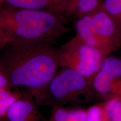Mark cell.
Returning <instances> with one entry per match:
<instances>
[{
	"label": "cell",
	"instance_id": "d6986e66",
	"mask_svg": "<svg viewBox=\"0 0 121 121\" xmlns=\"http://www.w3.org/2000/svg\"><path fill=\"white\" fill-rule=\"evenodd\" d=\"M0 121H4L2 118H0Z\"/></svg>",
	"mask_w": 121,
	"mask_h": 121
},
{
	"label": "cell",
	"instance_id": "5bb4252c",
	"mask_svg": "<svg viewBox=\"0 0 121 121\" xmlns=\"http://www.w3.org/2000/svg\"><path fill=\"white\" fill-rule=\"evenodd\" d=\"M86 121H109L103 103L95 104L86 109Z\"/></svg>",
	"mask_w": 121,
	"mask_h": 121
},
{
	"label": "cell",
	"instance_id": "e0dca14e",
	"mask_svg": "<svg viewBox=\"0 0 121 121\" xmlns=\"http://www.w3.org/2000/svg\"><path fill=\"white\" fill-rule=\"evenodd\" d=\"M52 1L60 10V13L65 15V9L67 0H52Z\"/></svg>",
	"mask_w": 121,
	"mask_h": 121
},
{
	"label": "cell",
	"instance_id": "4fadbf2b",
	"mask_svg": "<svg viewBox=\"0 0 121 121\" xmlns=\"http://www.w3.org/2000/svg\"><path fill=\"white\" fill-rule=\"evenodd\" d=\"M103 103L109 121H121V98H112Z\"/></svg>",
	"mask_w": 121,
	"mask_h": 121
},
{
	"label": "cell",
	"instance_id": "30bf717a",
	"mask_svg": "<svg viewBox=\"0 0 121 121\" xmlns=\"http://www.w3.org/2000/svg\"><path fill=\"white\" fill-rule=\"evenodd\" d=\"M4 2L17 8L49 10L62 15L52 0H4Z\"/></svg>",
	"mask_w": 121,
	"mask_h": 121
},
{
	"label": "cell",
	"instance_id": "ffe728a7",
	"mask_svg": "<svg viewBox=\"0 0 121 121\" xmlns=\"http://www.w3.org/2000/svg\"><path fill=\"white\" fill-rule=\"evenodd\" d=\"M99 1H103V0H99Z\"/></svg>",
	"mask_w": 121,
	"mask_h": 121
},
{
	"label": "cell",
	"instance_id": "6da1fadb",
	"mask_svg": "<svg viewBox=\"0 0 121 121\" xmlns=\"http://www.w3.org/2000/svg\"><path fill=\"white\" fill-rule=\"evenodd\" d=\"M0 68L13 91L29 94L40 106L60 68L57 49L51 44L10 42L0 52Z\"/></svg>",
	"mask_w": 121,
	"mask_h": 121
},
{
	"label": "cell",
	"instance_id": "9c48e42d",
	"mask_svg": "<svg viewBox=\"0 0 121 121\" xmlns=\"http://www.w3.org/2000/svg\"><path fill=\"white\" fill-rule=\"evenodd\" d=\"M86 109L52 107L47 121H86Z\"/></svg>",
	"mask_w": 121,
	"mask_h": 121
},
{
	"label": "cell",
	"instance_id": "9a60e30c",
	"mask_svg": "<svg viewBox=\"0 0 121 121\" xmlns=\"http://www.w3.org/2000/svg\"><path fill=\"white\" fill-rule=\"evenodd\" d=\"M11 42V40L7 37L3 30L0 28V52H1L9 43Z\"/></svg>",
	"mask_w": 121,
	"mask_h": 121
},
{
	"label": "cell",
	"instance_id": "8992f818",
	"mask_svg": "<svg viewBox=\"0 0 121 121\" xmlns=\"http://www.w3.org/2000/svg\"><path fill=\"white\" fill-rule=\"evenodd\" d=\"M32 95L26 93L16 99L7 110L4 121H47Z\"/></svg>",
	"mask_w": 121,
	"mask_h": 121
},
{
	"label": "cell",
	"instance_id": "7c38bea8",
	"mask_svg": "<svg viewBox=\"0 0 121 121\" xmlns=\"http://www.w3.org/2000/svg\"><path fill=\"white\" fill-rule=\"evenodd\" d=\"M102 7L113 20L121 34V0H103Z\"/></svg>",
	"mask_w": 121,
	"mask_h": 121
},
{
	"label": "cell",
	"instance_id": "52a82bcc",
	"mask_svg": "<svg viewBox=\"0 0 121 121\" xmlns=\"http://www.w3.org/2000/svg\"><path fill=\"white\" fill-rule=\"evenodd\" d=\"M94 26L100 37L108 44L113 52L121 45V34L110 15L102 6L90 14Z\"/></svg>",
	"mask_w": 121,
	"mask_h": 121
},
{
	"label": "cell",
	"instance_id": "ba28073f",
	"mask_svg": "<svg viewBox=\"0 0 121 121\" xmlns=\"http://www.w3.org/2000/svg\"><path fill=\"white\" fill-rule=\"evenodd\" d=\"M75 28L76 35L87 45L98 50L105 56L113 52L108 44L95 29L90 15L78 18Z\"/></svg>",
	"mask_w": 121,
	"mask_h": 121
},
{
	"label": "cell",
	"instance_id": "ac0fdd59",
	"mask_svg": "<svg viewBox=\"0 0 121 121\" xmlns=\"http://www.w3.org/2000/svg\"><path fill=\"white\" fill-rule=\"evenodd\" d=\"M4 4V0H0V10H1V8H2L3 5Z\"/></svg>",
	"mask_w": 121,
	"mask_h": 121
},
{
	"label": "cell",
	"instance_id": "3957f363",
	"mask_svg": "<svg viewBox=\"0 0 121 121\" xmlns=\"http://www.w3.org/2000/svg\"><path fill=\"white\" fill-rule=\"evenodd\" d=\"M51 80L42 98L41 105L65 107L94 95L91 81L73 69L62 68Z\"/></svg>",
	"mask_w": 121,
	"mask_h": 121
},
{
	"label": "cell",
	"instance_id": "2e32d148",
	"mask_svg": "<svg viewBox=\"0 0 121 121\" xmlns=\"http://www.w3.org/2000/svg\"><path fill=\"white\" fill-rule=\"evenodd\" d=\"M0 87L7 89L9 90L13 91L12 89L10 84H9L8 80L7 79L5 75H4L2 71L1 70V68H0Z\"/></svg>",
	"mask_w": 121,
	"mask_h": 121
},
{
	"label": "cell",
	"instance_id": "7a4b0ae2",
	"mask_svg": "<svg viewBox=\"0 0 121 121\" xmlns=\"http://www.w3.org/2000/svg\"><path fill=\"white\" fill-rule=\"evenodd\" d=\"M0 28L12 42L52 44L67 33L64 16L44 10L21 9L4 4Z\"/></svg>",
	"mask_w": 121,
	"mask_h": 121
},
{
	"label": "cell",
	"instance_id": "5b68a950",
	"mask_svg": "<svg viewBox=\"0 0 121 121\" xmlns=\"http://www.w3.org/2000/svg\"><path fill=\"white\" fill-rule=\"evenodd\" d=\"M94 95L106 100L121 99V58L107 56L91 80Z\"/></svg>",
	"mask_w": 121,
	"mask_h": 121
},
{
	"label": "cell",
	"instance_id": "277c9868",
	"mask_svg": "<svg viewBox=\"0 0 121 121\" xmlns=\"http://www.w3.org/2000/svg\"><path fill=\"white\" fill-rule=\"evenodd\" d=\"M59 66L75 71L91 81L106 57L76 35L57 49Z\"/></svg>",
	"mask_w": 121,
	"mask_h": 121
},
{
	"label": "cell",
	"instance_id": "8fae6325",
	"mask_svg": "<svg viewBox=\"0 0 121 121\" xmlns=\"http://www.w3.org/2000/svg\"><path fill=\"white\" fill-rule=\"evenodd\" d=\"M22 94V92L0 87V118L4 119L9 108Z\"/></svg>",
	"mask_w": 121,
	"mask_h": 121
}]
</instances>
